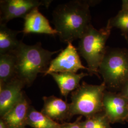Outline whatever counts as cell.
<instances>
[{
    "label": "cell",
    "instance_id": "obj_11",
    "mask_svg": "<svg viewBox=\"0 0 128 128\" xmlns=\"http://www.w3.org/2000/svg\"><path fill=\"white\" fill-rule=\"evenodd\" d=\"M30 101L25 93L20 100L5 114L2 119L8 128H25Z\"/></svg>",
    "mask_w": 128,
    "mask_h": 128
},
{
    "label": "cell",
    "instance_id": "obj_24",
    "mask_svg": "<svg viewBox=\"0 0 128 128\" xmlns=\"http://www.w3.org/2000/svg\"><path fill=\"white\" fill-rule=\"evenodd\" d=\"M126 122H128V117H127V120H126Z\"/></svg>",
    "mask_w": 128,
    "mask_h": 128
},
{
    "label": "cell",
    "instance_id": "obj_13",
    "mask_svg": "<svg viewBox=\"0 0 128 128\" xmlns=\"http://www.w3.org/2000/svg\"><path fill=\"white\" fill-rule=\"evenodd\" d=\"M56 82L62 96L66 100L69 94L73 92L80 86L82 78L89 75L86 73H52L50 74Z\"/></svg>",
    "mask_w": 128,
    "mask_h": 128
},
{
    "label": "cell",
    "instance_id": "obj_6",
    "mask_svg": "<svg viewBox=\"0 0 128 128\" xmlns=\"http://www.w3.org/2000/svg\"><path fill=\"white\" fill-rule=\"evenodd\" d=\"M51 0H1L0 23L6 24L14 18H24L32 10L43 6L48 8Z\"/></svg>",
    "mask_w": 128,
    "mask_h": 128
},
{
    "label": "cell",
    "instance_id": "obj_2",
    "mask_svg": "<svg viewBox=\"0 0 128 128\" xmlns=\"http://www.w3.org/2000/svg\"><path fill=\"white\" fill-rule=\"evenodd\" d=\"M58 50L51 51L44 49L40 42L28 45L20 40L17 48L12 53L16 58V78L22 80L26 86H30L38 74L46 73L52 56Z\"/></svg>",
    "mask_w": 128,
    "mask_h": 128
},
{
    "label": "cell",
    "instance_id": "obj_22",
    "mask_svg": "<svg viewBox=\"0 0 128 128\" xmlns=\"http://www.w3.org/2000/svg\"><path fill=\"white\" fill-rule=\"evenodd\" d=\"M0 128H8L4 121L1 118L0 120Z\"/></svg>",
    "mask_w": 128,
    "mask_h": 128
},
{
    "label": "cell",
    "instance_id": "obj_12",
    "mask_svg": "<svg viewBox=\"0 0 128 128\" xmlns=\"http://www.w3.org/2000/svg\"><path fill=\"white\" fill-rule=\"evenodd\" d=\"M43 107L41 112L50 119L58 122L71 118L69 104L56 96H44Z\"/></svg>",
    "mask_w": 128,
    "mask_h": 128
},
{
    "label": "cell",
    "instance_id": "obj_5",
    "mask_svg": "<svg viewBox=\"0 0 128 128\" xmlns=\"http://www.w3.org/2000/svg\"><path fill=\"white\" fill-rule=\"evenodd\" d=\"M106 89L104 82L93 85L82 82L72 92L69 104L70 117L79 115L87 117L104 112L103 98Z\"/></svg>",
    "mask_w": 128,
    "mask_h": 128
},
{
    "label": "cell",
    "instance_id": "obj_16",
    "mask_svg": "<svg viewBox=\"0 0 128 128\" xmlns=\"http://www.w3.org/2000/svg\"><path fill=\"white\" fill-rule=\"evenodd\" d=\"M16 78L15 56L12 53L0 55V84L9 82Z\"/></svg>",
    "mask_w": 128,
    "mask_h": 128
},
{
    "label": "cell",
    "instance_id": "obj_17",
    "mask_svg": "<svg viewBox=\"0 0 128 128\" xmlns=\"http://www.w3.org/2000/svg\"><path fill=\"white\" fill-rule=\"evenodd\" d=\"M104 112L86 117L82 122L83 128H112Z\"/></svg>",
    "mask_w": 128,
    "mask_h": 128
},
{
    "label": "cell",
    "instance_id": "obj_10",
    "mask_svg": "<svg viewBox=\"0 0 128 128\" xmlns=\"http://www.w3.org/2000/svg\"><path fill=\"white\" fill-rule=\"evenodd\" d=\"M24 23L22 32L24 35L31 33L44 34L53 36L58 35L56 30L52 28L48 20L36 8L24 18Z\"/></svg>",
    "mask_w": 128,
    "mask_h": 128
},
{
    "label": "cell",
    "instance_id": "obj_1",
    "mask_svg": "<svg viewBox=\"0 0 128 128\" xmlns=\"http://www.w3.org/2000/svg\"><path fill=\"white\" fill-rule=\"evenodd\" d=\"M97 2L74 0L55 8L52 13V23L61 41L72 43L82 37L91 24L90 7Z\"/></svg>",
    "mask_w": 128,
    "mask_h": 128
},
{
    "label": "cell",
    "instance_id": "obj_15",
    "mask_svg": "<svg viewBox=\"0 0 128 128\" xmlns=\"http://www.w3.org/2000/svg\"><path fill=\"white\" fill-rule=\"evenodd\" d=\"M26 124L33 128H60L61 125L31 105L28 112Z\"/></svg>",
    "mask_w": 128,
    "mask_h": 128
},
{
    "label": "cell",
    "instance_id": "obj_19",
    "mask_svg": "<svg viewBox=\"0 0 128 128\" xmlns=\"http://www.w3.org/2000/svg\"><path fill=\"white\" fill-rule=\"evenodd\" d=\"M82 117L80 116L73 122H64L61 124L60 128H83Z\"/></svg>",
    "mask_w": 128,
    "mask_h": 128
},
{
    "label": "cell",
    "instance_id": "obj_23",
    "mask_svg": "<svg viewBox=\"0 0 128 128\" xmlns=\"http://www.w3.org/2000/svg\"><path fill=\"white\" fill-rule=\"evenodd\" d=\"M124 38H125L126 40L127 41V43H128V35H125V36H124Z\"/></svg>",
    "mask_w": 128,
    "mask_h": 128
},
{
    "label": "cell",
    "instance_id": "obj_20",
    "mask_svg": "<svg viewBox=\"0 0 128 128\" xmlns=\"http://www.w3.org/2000/svg\"><path fill=\"white\" fill-rule=\"evenodd\" d=\"M119 93L128 100V80L122 86Z\"/></svg>",
    "mask_w": 128,
    "mask_h": 128
},
{
    "label": "cell",
    "instance_id": "obj_8",
    "mask_svg": "<svg viewBox=\"0 0 128 128\" xmlns=\"http://www.w3.org/2000/svg\"><path fill=\"white\" fill-rule=\"evenodd\" d=\"M104 112L112 124L124 122L128 115V100L119 93L105 90L103 98Z\"/></svg>",
    "mask_w": 128,
    "mask_h": 128
},
{
    "label": "cell",
    "instance_id": "obj_4",
    "mask_svg": "<svg viewBox=\"0 0 128 128\" xmlns=\"http://www.w3.org/2000/svg\"><path fill=\"white\" fill-rule=\"evenodd\" d=\"M107 89L120 91L128 80V49L107 47L98 69Z\"/></svg>",
    "mask_w": 128,
    "mask_h": 128
},
{
    "label": "cell",
    "instance_id": "obj_3",
    "mask_svg": "<svg viewBox=\"0 0 128 128\" xmlns=\"http://www.w3.org/2000/svg\"><path fill=\"white\" fill-rule=\"evenodd\" d=\"M112 28L107 23L105 27L97 30L90 24L79 40L77 50L87 64L89 75L99 78L98 69L107 49L106 42Z\"/></svg>",
    "mask_w": 128,
    "mask_h": 128
},
{
    "label": "cell",
    "instance_id": "obj_21",
    "mask_svg": "<svg viewBox=\"0 0 128 128\" xmlns=\"http://www.w3.org/2000/svg\"><path fill=\"white\" fill-rule=\"evenodd\" d=\"M122 9L128 10V0H122Z\"/></svg>",
    "mask_w": 128,
    "mask_h": 128
},
{
    "label": "cell",
    "instance_id": "obj_7",
    "mask_svg": "<svg viewBox=\"0 0 128 128\" xmlns=\"http://www.w3.org/2000/svg\"><path fill=\"white\" fill-rule=\"evenodd\" d=\"M80 69H86L80 60L77 48L72 43H68V46L60 52L54 60H52L46 73V76L52 73H76Z\"/></svg>",
    "mask_w": 128,
    "mask_h": 128
},
{
    "label": "cell",
    "instance_id": "obj_9",
    "mask_svg": "<svg viewBox=\"0 0 128 128\" xmlns=\"http://www.w3.org/2000/svg\"><path fill=\"white\" fill-rule=\"evenodd\" d=\"M26 84L16 78L9 82L0 84V115L2 117L15 105L24 93Z\"/></svg>",
    "mask_w": 128,
    "mask_h": 128
},
{
    "label": "cell",
    "instance_id": "obj_14",
    "mask_svg": "<svg viewBox=\"0 0 128 128\" xmlns=\"http://www.w3.org/2000/svg\"><path fill=\"white\" fill-rule=\"evenodd\" d=\"M22 31L14 30L7 27L6 24H0V55L12 53L20 43L17 35Z\"/></svg>",
    "mask_w": 128,
    "mask_h": 128
},
{
    "label": "cell",
    "instance_id": "obj_18",
    "mask_svg": "<svg viewBox=\"0 0 128 128\" xmlns=\"http://www.w3.org/2000/svg\"><path fill=\"white\" fill-rule=\"evenodd\" d=\"M107 23L112 28H116L119 29L122 36L128 35V10H120L116 16L108 20Z\"/></svg>",
    "mask_w": 128,
    "mask_h": 128
}]
</instances>
